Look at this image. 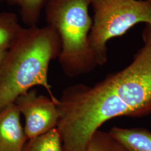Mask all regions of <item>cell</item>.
I'll return each mask as SVG.
<instances>
[{"label": "cell", "instance_id": "obj_2", "mask_svg": "<svg viewBox=\"0 0 151 151\" xmlns=\"http://www.w3.org/2000/svg\"><path fill=\"white\" fill-rule=\"evenodd\" d=\"M60 51L59 34L52 27L24 28L0 69V110L34 86L44 87L57 104L48 73L50 62L58 58Z\"/></svg>", "mask_w": 151, "mask_h": 151}, {"label": "cell", "instance_id": "obj_5", "mask_svg": "<svg viewBox=\"0 0 151 151\" xmlns=\"http://www.w3.org/2000/svg\"><path fill=\"white\" fill-rule=\"evenodd\" d=\"M14 103L25 120L24 128L28 140L57 128L59 115L56 104L49 97L30 89L17 97Z\"/></svg>", "mask_w": 151, "mask_h": 151}, {"label": "cell", "instance_id": "obj_8", "mask_svg": "<svg viewBox=\"0 0 151 151\" xmlns=\"http://www.w3.org/2000/svg\"><path fill=\"white\" fill-rule=\"evenodd\" d=\"M23 29L15 13L0 12V49L10 48Z\"/></svg>", "mask_w": 151, "mask_h": 151}, {"label": "cell", "instance_id": "obj_11", "mask_svg": "<svg viewBox=\"0 0 151 151\" xmlns=\"http://www.w3.org/2000/svg\"><path fill=\"white\" fill-rule=\"evenodd\" d=\"M85 151H128L109 132L100 130L93 134Z\"/></svg>", "mask_w": 151, "mask_h": 151}, {"label": "cell", "instance_id": "obj_6", "mask_svg": "<svg viewBox=\"0 0 151 151\" xmlns=\"http://www.w3.org/2000/svg\"><path fill=\"white\" fill-rule=\"evenodd\" d=\"M15 103L0 110V151H22L28 139Z\"/></svg>", "mask_w": 151, "mask_h": 151}, {"label": "cell", "instance_id": "obj_4", "mask_svg": "<svg viewBox=\"0 0 151 151\" xmlns=\"http://www.w3.org/2000/svg\"><path fill=\"white\" fill-rule=\"evenodd\" d=\"M94 16L88 36L98 65L108 62V42L137 24L151 23V0H91Z\"/></svg>", "mask_w": 151, "mask_h": 151}, {"label": "cell", "instance_id": "obj_13", "mask_svg": "<svg viewBox=\"0 0 151 151\" xmlns=\"http://www.w3.org/2000/svg\"><path fill=\"white\" fill-rule=\"evenodd\" d=\"M7 50L0 49V69H1L2 65L4 62V60L5 58L6 55L7 54Z\"/></svg>", "mask_w": 151, "mask_h": 151}, {"label": "cell", "instance_id": "obj_9", "mask_svg": "<svg viewBox=\"0 0 151 151\" xmlns=\"http://www.w3.org/2000/svg\"><path fill=\"white\" fill-rule=\"evenodd\" d=\"M22 151H63L58 130L55 128L44 134L28 140Z\"/></svg>", "mask_w": 151, "mask_h": 151}, {"label": "cell", "instance_id": "obj_7", "mask_svg": "<svg viewBox=\"0 0 151 151\" xmlns=\"http://www.w3.org/2000/svg\"><path fill=\"white\" fill-rule=\"evenodd\" d=\"M109 132L128 151H151V132L148 130L113 127Z\"/></svg>", "mask_w": 151, "mask_h": 151}, {"label": "cell", "instance_id": "obj_10", "mask_svg": "<svg viewBox=\"0 0 151 151\" xmlns=\"http://www.w3.org/2000/svg\"><path fill=\"white\" fill-rule=\"evenodd\" d=\"M5 0H0L4 1ZM10 5L18 6L22 20L28 27L37 26L41 11L47 0H6Z\"/></svg>", "mask_w": 151, "mask_h": 151}, {"label": "cell", "instance_id": "obj_1", "mask_svg": "<svg viewBox=\"0 0 151 151\" xmlns=\"http://www.w3.org/2000/svg\"><path fill=\"white\" fill-rule=\"evenodd\" d=\"M58 99L57 128L63 151H86L93 134L110 119L150 115L151 44H145L123 70L93 86L67 87Z\"/></svg>", "mask_w": 151, "mask_h": 151}, {"label": "cell", "instance_id": "obj_12", "mask_svg": "<svg viewBox=\"0 0 151 151\" xmlns=\"http://www.w3.org/2000/svg\"><path fill=\"white\" fill-rule=\"evenodd\" d=\"M142 38L145 43L151 45V23L146 24V27L142 33Z\"/></svg>", "mask_w": 151, "mask_h": 151}, {"label": "cell", "instance_id": "obj_3", "mask_svg": "<svg viewBox=\"0 0 151 151\" xmlns=\"http://www.w3.org/2000/svg\"><path fill=\"white\" fill-rule=\"evenodd\" d=\"M91 2V0H47L45 5L47 25L54 28L60 38L58 59L61 68L70 78L88 73L98 65L88 41L92 25L88 12Z\"/></svg>", "mask_w": 151, "mask_h": 151}]
</instances>
